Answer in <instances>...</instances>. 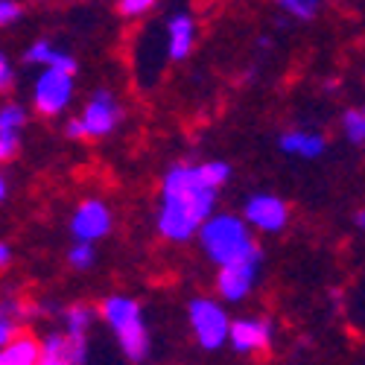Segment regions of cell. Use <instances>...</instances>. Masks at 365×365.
Here are the masks:
<instances>
[{
    "instance_id": "e0dca14e",
    "label": "cell",
    "mask_w": 365,
    "mask_h": 365,
    "mask_svg": "<svg viewBox=\"0 0 365 365\" xmlns=\"http://www.w3.org/2000/svg\"><path fill=\"white\" fill-rule=\"evenodd\" d=\"M26 126V108L18 103H6L0 106V135H18Z\"/></svg>"
},
{
    "instance_id": "f546056e",
    "label": "cell",
    "mask_w": 365,
    "mask_h": 365,
    "mask_svg": "<svg viewBox=\"0 0 365 365\" xmlns=\"http://www.w3.org/2000/svg\"><path fill=\"white\" fill-rule=\"evenodd\" d=\"M316 4H319V0H316Z\"/></svg>"
},
{
    "instance_id": "9c48e42d",
    "label": "cell",
    "mask_w": 365,
    "mask_h": 365,
    "mask_svg": "<svg viewBox=\"0 0 365 365\" xmlns=\"http://www.w3.org/2000/svg\"><path fill=\"white\" fill-rule=\"evenodd\" d=\"M111 231V210L103 199H85L71 217V234L82 242H97Z\"/></svg>"
},
{
    "instance_id": "277c9868",
    "label": "cell",
    "mask_w": 365,
    "mask_h": 365,
    "mask_svg": "<svg viewBox=\"0 0 365 365\" xmlns=\"http://www.w3.org/2000/svg\"><path fill=\"white\" fill-rule=\"evenodd\" d=\"M187 319H190V330H193L199 348L220 351L222 345H228L231 319L222 310L220 301H214V298H193L187 304Z\"/></svg>"
},
{
    "instance_id": "d4e9b609",
    "label": "cell",
    "mask_w": 365,
    "mask_h": 365,
    "mask_svg": "<svg viewBox=\"0 0 365 365\" xmlns=\"http://www.w3.org/2000/svg\"><path fill=\"white\" fill-rule=\"evenodd\" d=\"M18 146H21V138L18 135H0V164L15 158L18 155Z\"/></svg>"
},
{
    "instance_id": "ac0fdd59",
    "label": "cell",
    "mask_w": 365,
    "mask_h": 365,
    "mask_svg": "<svg viewBox=\"0 0 365 365\" xmlns=\"http://www.w3.org/2000/svg\"><path fill=\"white\" fill-rule=\"evenodd\" d=\"M342 132L351 143L365 140V108H348L342 114Z\"/></svg>"
},
{
    "instance_id": "4fadbf2b",
    "label": "cell",
    "mask_w": 365,
    "mask_h": 365,
    "mask_svg": "<svg viewBox=\"0 0 365 365\" xmlns=\"http://www.w3.org/2000/svg\"><path fill=\"white\" fill-rule=\"evenodd\" d=\"M278 143H281V149L287 152V155H295V158H319L327 149V140L319 132H304V129L284 132Z\"/></svg>"
},
{
    "instance_id": "cb8c5ba5",
    "label": "cell",
    "mask_w": 365,
    "mask_h": 365,
    "mask_svg": "<svg viewBox=\"0 0 365 365\" xmlns=\"http://www.w3.org/2000/svg\"><path fill=\"white\" fill-rule=\"evenodd\" d=\"M12 82H15V68L9 62V56L0 50V94H6V91L12 88Z\"/></svg>"
},
{
    "instance_id": "4316f807",
    "label": "cell",
    "mask_w": 365,
    "mask_h": 365,
    "mask_svg": "<svg viewBox=\"0 0 365 365\" xmlns=\"http://www.w3.org/2000/svg\"><path fill=\"white\" fill-rule=\"evenodd\" d=\"M9 260H12V249L6 246V242H0V272L9 266Z\"/></svg>"
},
{
    "instance_id": "7a4b0ae2",
    "label": "cell",
    "mask_w": 365,
    "mask_h": 365,
    "mask_svg": "<svg viewBox=\"0 0 365 365\" xmlns=\"http://www.w3.org/2000/svg\"><path fill=\"white\" fill-rule=\"evenodd\" d=\"M196 237L205 257L214 266H228V263L260 255V246L255 242L249 222L234 214H210L199 225Z\"/></svg>"
},
{
    "instance_id": "f1b7e54d",
    "label": "cell",
    "mask_w": 365,
    "mask_h": 365,
    "mask_svg": "<svg viewBox=\"0 0 365 365\" xmlns=\"http://www.w3.org/2000/svg\"><path fill=\"white\" fill-rule=\"evenodd\" d=\"M359 228H365V210H359V214H356V220H354Z\"/></svg>"
},
{
    "instance_id": "83f0119b",
    "label": "cell",
    "mask_w": 365,
    "mask_h": 365,
    "mask_svg": "<svg viewBox=\"0 0 365 365\" xmlns=\"http://www.w3.org/2000/svg\"><path fill=\"white\" fill-rule=\"evenodd\" d=\"M9 196V181H6V175L4 173H0V202H4Z\"/></svg>"
},
{
    "instance_id": "8992f818",
    "label": "cell",
    "mask_w": 365,
    "mask_h": 365,
    "mask_svg": "<svg viewBox=\"0 0 365 365\" xmlns=\"http://www.w3.org/2000/svg\"><path fill=\"white\" fill-rule=\"evenodd\" d=\"M71 97H73V73L44 68L41 76L36 79V91H33L36 111L44 117H56L68 108Z\"/></svg>"
},
{
    "instance_id": "484cf974",
    "label": "cell",
    "mask_w": 365,
    "mask_h": 365,
    "mask_svg": "<svg viewBox=\"0 0 365 365\" xmlns=\"http://www.w3.org/2000/svg\"><path fill=\"white\" fill-rule=\"evenodd\" d=\"M65 135H68V138H85V135H82V123H79V117L68 120V126H65Z\"/></svg>"
},
{
    "instance_id": "2e32d148",
    "label": "cell",
    "mask_w": 365,
    "mask_h": 365,
    "mask_svg": "<svg viewBox=\"0 0 365 365\" xmlns=\"http://www.w3.org/2000/svg\"><path fill=\"white\" fill-rule=\"evenodd\" d=\"M94 322V310L85 307V304H73L62 313V324L68 336H88V327Z\"/></svg>"
},
{
    "instance_id": "d6986e66",
    "label": "cell",
    "mask_w": 365,
    "mask_h": 365,
    "mask_svg": "<svg viewBox=\"0 0 365 365\" xmlns=\"http://www.w3.org/2000/svg\"><path fill=\"white\" fill-rule=\"evenodd\" d=\"M94 260H97L94 246H91V242H82V240H76L73 246H71V252H68V263L73 269H79V272L91 269V266H94Z\"/></svg>"
},
{
    "instance_id": "52a82bcc",
    "label": "cell",
    "mask_w": 365,
    "mask_h": 365,
    "mask_svg": "<svg viewBox=\"0 0 365 365\" xmlns=\"http://www.w3.org/2000/svg\"><path fill=\"white\" fill-rule=\"evenodd\" d=\"M242 220L249 222V228H257L263 234H278L289 225V205L275 193H255L242 207Z\"/></svg>"
},
{
    "instance_id": "6da1fadb",
    "label": "cell",
    "mask_w": 365,
    "mask_h": 365,
    "mask_svg": "<svg viewBox=\"0 0 365 365\" xmlns=\"http://www.w3.org/2000/svg\"><path fill=\"white\" fill-rule=\"evenodd\" d=\"M231 178L225 161L205 164H173L161 181V205L155 228L170 242H187L199 225L214 214L220 187Z\"/></svg>"
},
{
    "instance_id": "8fae6325",
    "label": "cell",
    "mask_w": 365,
    "mask_h": 365,
    "mask_svg": "<svg viewBox=\"0 0 365 365\" xmlns=\"http://www.w3.org/2000/svg\"><path fill=\"white\" fill-rule=\"evenodd\" d=\"M88 348L85 336H68V333H50L41 342L38 365H85Z\"/></svg>"
},
{
    "instance_id": "7c38bea8",
    "label": "cell",
    "mask_w": 365,
    "mask_h": 365,
    "mask_svg": "<svg viewBox=\"0 0 365 365\" xmlns=\"http://www.w3.org/2000/svg\"><path fill=\"white\" fill-rule=\"evenodd\" d=\"M196 44V21L187 12H178L167 21V56L173 62H185Z\"/></svg>"
},
{
    "instance_id": "9a60e30c",
    "label": "cell",
    "mask_w": 365,
    "mask_h": 365,
    "mask_svg": "<svg viewBox=\"0 0 365 365\" xmlns=\"http://www.w3.org/2000/svg\"><path fill=\"white\" fill-rule=\"evenodd\" d=\"M24 316L21 301L0 298V345H6L12 336H18V322Z\"/></svg>"
},
{
    "instance_id": "ba28073f",
    "label": "cell",
    "mask_w": 365,
    "mask_h": 365,
    "mask_svg": "<svg viewBox=\"0 0 365 365\" xmlns=\"http://www.w3.org/2000/svg\"><path fill=\"white\" fill-rule=\"evenodd\" d=\"M260 263H263V252L255 255V257H246V260L220 266V272H217L220 298H222V301H231V304L246 298V295L255 289V281H257V275H260Z\"/></svg>"
},
{
    "instance_id": "44dd1931",
    "label": "cell",
    "mask_w": 365,
    "mask_h": 365,
    "mask_svg": "<svg viewBox=\"0 0 365 365\" xmlns=\"http://www.w3.org/2000/svg\"><path fill=\"white\" fill-rule=\"evenodd\" d=\"M158 4L161 0H120L117 9H120V15H126V18H138V15L149 12L152 6H158Z\"/></svg>"
},
{
    "instance_id": "ffe728a7",
    "label": "cell",
    "mask_w": 365,
    "mask_h": 365,
    "mask_svg": "<svg viewBox=\"0 0 365 365\" xmlns=\"http://www.w3.org/2000/svg\"><path fill=\"white\" fill-rule=\"evenodd\" d=\"M275 4L284 9V12H289L292 18H298V21H310L313 15H316V0H275Z\"/></svg>"
},
{
    "instance_id": "5b68a950",
    "label": "cell",
    "mask_w": 365,
    "mask_h": 365,
    "mask_svg": "<svg viewBox=\"0 0 365 365\" xmlns=\"http://www.w3.org/2000/svg\"><path fill=\"white\" fill-rule=\"evenodd\" d=\"M120 120H123V108H120L117 97L106 88L94 91V94L88 97L82 114H79L85 138H108L120 126Z\"/></svg>"
},
{
    "instance_id": "3957f363",
    "label": "cell",
    "mask_w": 365,
    "mask_h": 365,
    "mask_svg": "<svg viewBox=\"0 0 365 365\" xmlns=\"http://www.w3.org/2000/svg\"><path fill=\"white\" fill-rule=\"evenodd\" d=\"M100 316L111 327L120 342V351L132 362H143L149 356V330L143 322L140 304L129 295H108L100 304Z\"/></svg>"
},
{
    "instance_id": "603a6c76",
    "label": "cell",
    "mask_w": 365,
    "mask_h": 365,
    "mask_svg": "<svg viewBox=\"0 0 365 365\" xmlns=\"http://www.w3.org/2000/svg\"><path fill=\"white\" fill-rule=\"evenodd\" d=\"M21 15H24L21 0H0V26H9L15 21H21Z\"/></svg>"
},
{
    "instance_id": "5bb4252c",
    "label": "cell",
    "mask_w": 365,
    "mask_h": 365,
    "mask_svg": "<svg viewBox=\"0 0 365 365\" xmlns=\"http://www.w3.org/2000/svg\"><path fill=\"white\" fill-rule=\"evenodd\" d=\"M41 342H36L26 333H18L6 345H0V365H38Z\"/></svg>"
},
{
    "instance_id": "30bf717a",
    "label": "cell",
    "mask_w": 365,
    "mask_h": 365,
    "mask_svg": "<svg viewBox=\"0 0 365 365\" xmlns=\"http://www.w3.org/2000/svg\"><path fill=\"white\" fill-rule=\"evenodd\" d=\"M228 345L237 354H260L272 345V322L249 316V319H237L228 327Z\"/></svg>"
},
{
    "instance_id": "7402d4cb",
    "label": "cell",
    "mask_w": 365,
    "mask_h": 365,
    "mask_svg": "<svg viewBox=\"0 0 365 365\" xmlns=\"http://www.w3.org/2000/svg\"><path fill=\"white\" fill-rule=\"evenodd\" d=\"M53 50H56V47H53L50 41L41 38V41H36L33 47L26 50L24 58H26V62H33V65H47V62H50V56H53Z\"/></svg>"
}]
</instances>
